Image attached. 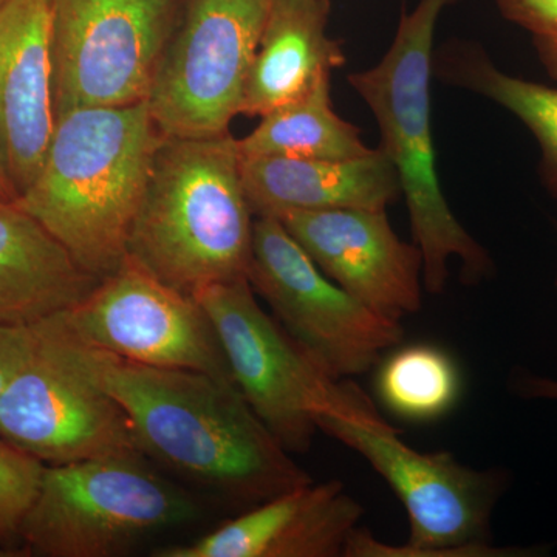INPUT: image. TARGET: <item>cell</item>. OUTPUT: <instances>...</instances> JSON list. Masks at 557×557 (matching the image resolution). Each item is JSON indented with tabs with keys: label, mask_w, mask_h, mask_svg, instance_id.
<instances>
[{
	"label": "cell",
	"mask_w": 557,
	"mask_h": 557,
	"mask_svg": "<svg viewBox=\"0 0 557 557\" xmlns=\"http://www.w3.org/2000/svg\"><path fill=\"white\" fill-rule=\"evenodd\" d=\"M86 348L95 375L129 418L143 456L248 508L313 482L233 380Z\"/></svg>",
	"instance_id": "1"
},
{
	"label": "cell",
	"mask_w": 557,
	"mask_h": 557,
	"mask_svg": "<svg viewBox=\"0 0 557 557\" xmlns=\"http://www.w3.org/2000/svg\"><path fill=\"white\" fill-rule=\"evenodd\" d=\"M161 139L146 102L65 110L39 174L16 205L84 270L109 276L127 258Z\"/></svg>",
	"instance_id": "2"
},
{
	"label": "cell",
	"mask_w": 557,
	"mask_h": 557,
	"mask_svg": "<svg viewBox=\"0 0 557 557\" xmlns=\"http://www.w3.org/2000/svg\"><path fill=\"white\" fill-rule=\"evenodd\" d=\"M255 219L236 138L163 137L132 225L127 258L194 296L247 278Z\"/></svg>",
	"instance_id": "3"
},
{
	"label": "cell",
	"mask_w": 557,
	"mask_h": 557,
	"mask_svg": "<svg viewBox=\"0 0 557 557\" xmlns=\"http://www.w3.org/2000/svg\"><path fill=\"white\" fill-rule=\"evenodd\" d=\"M460 0H420L403 13L395 38L375 67L348 75V83L375 115L380 149L394 164L409 211L413 244L423 256V284L437 295L458 259L465 277L479 282L494 270L482 245L458 222L443 194L431 126L435 30L443 11Z\"/></svg>",
	"instance_id": "4"
},
{
	"label": "cell",
	"mask_w": 557,
	"mask_h": 557,
	"mask_svg": "<svg viewBox=\"0 0 557 557\" xmlns=\"http://www.w3.org/2000/svg\"><path fill=\"white\" fill-rule=\"evenodd\" d=\"M319 431L354 449L386 480L409 518L406 545L384 544L357 530L344 557H498L525 556V549L490 544V520L505 487L497 472L475 471L453 454L420 453L384 421L321 416Z\"/></svg>",
	"instance_id": "5"
},
{
	"label": "cell",
	"mask_w": 557,
	"mask_h": 557,
	"mask_svg": "<svg viewBox=\"0 0 557 557\" xmlns=\"http://www.w3.org/2000/svg\"><path fill=\"white\" fill-rule=\"evenodd\" d=\"M197 512L189 494L146 467L145 456L46 465L20 541L32 556L112 557Z\"/></svg>",
	"instance_id": "6"
},
{
	"label": "cell",
	"mask_w": 557,
	"mask_h": 557,
	"mask_svg": "<svg viewBox=\"0 0 557 557\" xmlns=\"http://www.w3.org/2000/svg\"><path fill=\"white\" fill-rule=\"evenodd\" d=\"M211 319L231 376L289 454H306L321 416L383 418L361 388L335 380L259 306L248 278L194 295Z\"/></svg>",
	"instance_id": "7"
},
{
	"label": "cell",
	"mask_w": 557,
	"mask_h": 557,
	"mask_svg": "<svg viewBox=\"0 0 557 557\" xmlns=\"http://www.w3.org/2000/svg\"><path fill=\"white\" fill-rule=\"evenodd\" d=\"M0 437L46 465L143 456L64 311L32 325L27 358L0 397Z\"/></svg>",
	"instance_id": "8"
},
{
	"label": "cell",
	"mask_w": 557,
	"mask_h": 557,
	"mask_svg": "<svg viewBox=\"0 0 557 557\" xmlns=\"http://www.w3.org/2000/svg\"><path fill=\"white\" fill-rule=\"evenodd\" d=\"M274 0H186L157 64L148 109L161 135L230 134Z\"/></svg>",
	"instance_id": "9"
},
{
	"label": "cell",
	"mask_w": 557,
	"mask_h": 557,
	"mask_svg": "<svg viewBox=\"0 0 557 557\" xmlns=\"http://www.w3.org/2000/svg\"><path fill=\"white\" fill-rule=\"evenodd\" d=\"M247 278L282 329L335 380L361 375L401 343L399 321L322 273L276 218H256Z\"/></svg>",
	"instance_id": "10"
},
{
	"label": "cell",
	"mask_w": 557,
	"mask_h": 557,
	"mask_svg": "<svg viewBox=\"0 0 557 557\" xmlns=\"http://www.w3.org/2000/svg\"><path fill=\"white\" fill-rule=\"evenodd\" d=\"M180 0H53L57 116L148 101Z\"/></svg>",
	"instance_id": "11"
},
{
	"label": "cell",
	"mask_w": 557,
	"mask_h": 557,
	"mask_svg": "<svg viewBox=\"0 0 557 557\" xmlns=\"http://www.w3.org/2000/svg\"><path fill=\"white\" fill-rule=\"evenodd\" d=\"M64 319L73 335L94 350L150 368L197 370L233 380L199 300L131 258L65 310Z\"/></svg>",
	"instance_id": "12"
},
{
	"label": "cell",
	"mask_w": 557,
	"mask_h": 557,
	"mask_svg": "<svg viewBox=\"0 0 557 557\" xmlns=\"http://www.w3.org/2000/svg\"><path fill=\"white\" fill-rule=\"evenodd\" d=\"M325 276L381 317L401 322L423 302V256L399 239L387 209L295 211L278 218Z\"/></svg>",
	"instance_id": "13"
},
{
	"label": "cell",
	"mask_w": 557,
	"mask_h": 557,
	"mask_svg": "<svg viewBox=\"0 0 557 557\" xmlns=\"http://www.w3.org/2000/svg\"><path fill=\"white\" fill-rule=\"evenodd\" d=\"M53 0L0 7V164L17 199L39 174L57 126Z\"/></svg>",
	"instance_id": "14"
},
{
	"label": "cell",
	"mask_w": 557,
	"mask_h": 557,
	"mask_svg": "<svg viewBox=\"0 0 557 557\" xmlns=\"http://www.w3.org/2000/svg\"><path fill=\"white\" fill-rule=\"evenodd\" d=\"M364 515L338 480L306 483L156 557H339Z\"/></svg>",
	"instance_id": "15"
},
{
	"label": "cell",
	"mask_w": 557,
	"mask_h": 557,
	"mask_svg": "<svg viewBox=\"0 0 557 557\" xmlns=\"http://www.w3.org/2000/svg\"><path fill=\"white\" fill-rule=\"evenodd\" d=\"M242 182L255 218L295 211L387 209L403 196L383 149L346 160L240 156Z\"/></svg>",
	"instance_id": "16"
},
{
	"label": "cell",
	"mask_w": 557,
	"mask_h": 557,
	"mask_svg": "<svg viewBox=\"0 0 557 557\" xmlns=\"http://www.w3.org/2000/svg\"><path fill=\"white\" fill-rule=\"evenodd\" d=\"M330 0H274L245 86L242 115L263 116L346 64L327 33Z\"/></svg>",
	"instance_id": "17"
},
{
	"label": "cell",
	"mask_w": 557,
	"mask_h": 557,
	"mask_svg": "<svg viewBox=\"0 0 557 557\" xmlns=\"http://www.w3.org/2000/svg\"><path fill=\"white\" fill-rule=\"evenodd\" d=\"M98 282L16 201H0V322L36 324L75 307Z\"/></svg>",
	"instance_id": "18"
},
{
	"label": "cell",
	"mask_w": 557,
	"mask_h": 557,
	"mask_svg": "<svg viewBox=\"0 0 557 557\" xmlns=\"http://www.w3.org/2000/svg\"><path fill=\"white\" fill-rule=\"evenodd\" d=\"M434 73L450 86L482 95L525 124L541 148L542 182L557 196V87L509 75L478 44L454 40L434 53Z\"/></svg>",
	"instance_id": "19"
},
{
	"label": "cell",
	"mask_w": 557,
	"mask_h": 557,
	"mask_svg": "<svg viewBox=\"0 0 557 557\" xmlns=\"http://www.w3.org/2000/svg\"><path fill=\"white\" fill-rule=\"evenodd\" d=\"M330 79L325 76L309 94L260 116L259 126L237 139L240 156L346 160L369 153L361 131L333 109Z\"/></svg>",
	"instance_id": "20"
},
{
	"label": "cell",
	"mask_w": 557,
	"mask_h": 557,
	"mask_svg": "<svg viewBox=\"0 0 557 557\" xmlns=\"http://www.w3.org/2000/svg\"><path fill=\"white\" fill-rule=\"evenodd\" d=\"M381 401L395 416L432 421L457 405L461 376L456 361L431 344H412L392 354L376 379Z\"/></svg>",
	"instance_id": "21"
},
{
	"label": "cell",
	"mask_w": 557,
	"mask_h": 557,
	"mask_svg": "<svg viewBox=\"0 0 557 557\" xmlns=\"http://www.w3.org/2000/svg\"><path fill=\"white\" fill-rule=\"evenodd\" d=\"M46 463L0 437V544L20 539Z\"/></svg>",
	"instance_id": "22"
},
{
	"label": "cell",
	"mask_w": 557,
	"mask_h": 557,
	"mask_svg": "<svg viewBox=\"0 0 557 557\" xmlns=\"http://www.w3.org/2000/svg\"><path fill=\"white\" fill-rule=\"evenodd\" d=\"M504 20L530 35L542 67L557 83V0H494Z\"/></svg>",
	"instance_id": "23"
},
{
	"label": "cell",
	"mask_w": 557,
	"mask_h": 557,
	"mask_svg": "<svg viewBox=\"0 0 557 557\" xmlns=\"http://www.w3.org/2000/svg\"><path fill=\"white\" fill-rule=\"evenodd\" d=\"M32 346V325L0 322V397L14 373L27 358Z\"/></svg>",
	"instance_id": "24"
},
{
	"label": "cell",
	"mask_w": 557,
	"mask_h": 557,
	"mask_svg": "<svg viewBox=\"0 0 557 557\" xmlns=\"http://www.w3.org/2000/svg\"><path fill=\"white\" fill-rule=\"evenodd\" d=\"M512 387L523 398L557 401V380L522 373L518 379H515Z\"/></svg>",
	"instance_id": "25"
},
{
	"label": "cell",
	"mask_w": 557,
	"mask_h": 557,
	"mask_svg": "<svg viewBox=\"0 0 557 557\" xmlns=\"http://www.w3.org/2000/svg\"><path fill=\"white\" fill-rule=\"evenodd\" d=\"M17 194L0 164V201H16Z\"/></svg>",
	"instance_id": "26"
},
{
	"label": "cell",
	"mask_w": 557,
	"mask_h": 557,
	"mask_svg": "<svg viewBox=\"0 0 557 557\" xmlns=\"http://www.w3.org/2000/svg\"><path fill=\"white\" fill-rule=\"evenodd\" d=\"M7 2H9V0H0V7H2L3 3H7Z\"/></svg>",
	"instance_id": "27"
}]
</instances>
